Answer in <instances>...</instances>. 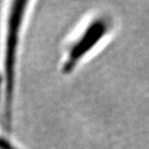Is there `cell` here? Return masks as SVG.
Instances as JSON below:
<instances>
[{"mask_svg":"<svg viewBox=\"0 0 149 149\" xmlns=\"http://www.w3.org/2000/svg\"><path fill=\"white\" fill-rule=\"evenodd\" d=\"M28 1H12L9 3L5 28L4 52H3V94H4V127L10 130L13 119L16 72L18 61V50L20 45L21 30L25 18Z\"/></svg>","mask_w":149,"mask_h":149,"instance_id":"cell-1","label":"cell"},{"mask_svg":"<svg viewBox=\"0 0 149 149\" xmlns=\"http://www.w3.org/2000/svg\"><path fill=\"white\" fill-rule=\"evenodd\" d=\"M110 29L111 23L106 17H96L91 20L84 29H82L80 34L68 45L62 63V72L64 74L72 72L84 57L88 55L109 33Z\"/></svg>","mask_w":149,"mask_h":149,"instance_id":"cell-2","label":"cell"},{"mask_svg":"<svg viewBox=\"0 0 149 149\" xmlns=\"http://www.w3.org/2000/svg\"><path fill=\"white\" fill-rule=\"evenodd\" d=\"M0 149H19L15 145H13L8 140L0 137Z\"/></svg>","mask_w":149,"mask_h":149,"instance_id":"cell-3","label":"cell"}]
</instances>
